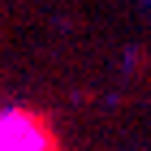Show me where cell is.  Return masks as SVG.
Returning a JSON list of instances; mask_svg holds the SVG:
<instances>
[{"label": "cell", "instance_id": "cell-1", "mask_svg": "<svg viewBox=\"0 0 151 151\" xmlns=\"http://www.w3.org/2000/svg\"><path fill=\"white\" fill-rule=\"evenodd\" d=\"M0 151H56V147H52V134L39 116L9 112L0 116Z\"/></svg>", "mask_w": 151, "mask_h": 151}]
</instances>
